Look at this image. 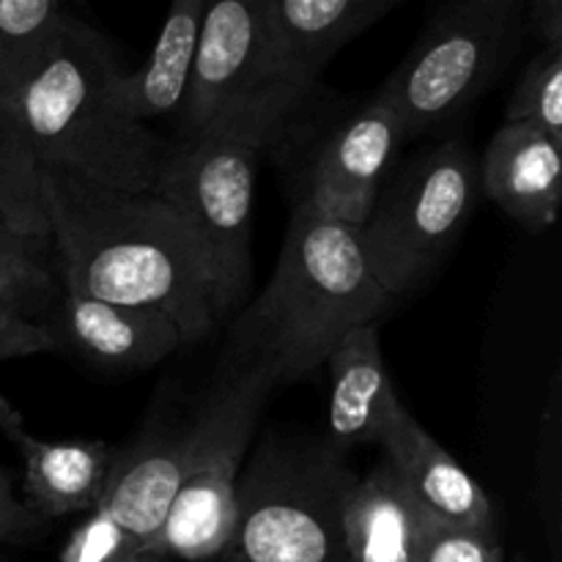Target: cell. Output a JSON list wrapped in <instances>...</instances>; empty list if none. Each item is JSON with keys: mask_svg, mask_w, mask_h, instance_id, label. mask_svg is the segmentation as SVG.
Instances as JSON below:
<instances>
[{"mask_svg": "<svg viewBox=\"0 0 562 562\" xmlns=\"http://www.w3.org/2000/svg\"><path fill=\"white\" fill-rule=\"evenodd\" d=\"M181 472L184 428L148 431L124 453H115L97 508H102L140 547V552H146L179 494Z\"/></svg>", "mask_w": 562, "mask_h": 562, "instance_id": "15", "label": "cell"}, {"mask_svg": "<svg viewBox=\"0 0 562 562\" xmlns=\"http://www.w3.org/2000/svg\"><path fill=\"white\" fill-rule=\"evenodd\" d=\"M203 0H170L151 55L137 71H124L119 93L137 121H151L181 110L192 58L201 36Z\"/></svg>", "mask_w": 562, "mask_h": 562, "instance_id": "19", "label": "cell"}, {"mask_svg": "<svg viewBox=\"0 0 562 562\" xmlns=\"http://www.w3.org/2000/svg\"><path fill=\"white\" fill-rule=\"evenodd\" d=\"M329 412L322 445L338 459L362 445H379L390 412L398 404L382 357L379 327L362 324L329 351Z\"/></svg>", "mask_w": 562, "mask_h": 562, "instance_id": "13", "label": "cell"}, {"mask_svg": "<svg viewBox=\"0 0 562 562\" xmlns=\"http://www.w3.org/2000/svg\"><path fill=\"white\" fill-rule=\"evenodd\" d=\"M401 140L404 126L398 110L382 86L318 143L300 201L335 223L360 231Z\"/></svg>", "mask_w": 562, "mask_h": 562, "instance_id": "10", "label": "cell"}, {"mask_svg": "<svg viewBox=\"0 0 562 562\" xmlns=\"http://www.w3.org/2000/svg\"><path fill=\"white\" fill-rule=\"evenodd\" d=\"M530 0H439L404 64L384 82L404 137L459 119L508 69Z\"/></svg>", "mask_w": 562, "mask_h": 562, "instance_id": "7", "label": "cell"}, {"mask_svg": "<svg viewBox=\"0 0 562 562\" xmlns=\"http://www.w3.org/2000/svg\"><path fill=\"white\" fill-rule=\"evenodd\" d=\"M477 190L475 159L459 140L428 148L382 184L357 239L373 280L393 300L442 261L475 209Z\"/></svg>", "mask_w": 562, "mask_h": 562, "instance_id": "8", "label": "cell"}, {"mask_svg": "<svg viewBox=\"0 0 562 562\" xmlns=\"http://www.w3.org/2000/svg\"><path fill=\"white\" fill-rule=\"evenodd\" d=\"M505 121H525L562 143V44L532 55L510 93Z\"/></svg>", "mask_w": 562, "mask_h": 562, "instance_id": "23", "label": "cell"}, {"mask_svg": "<svg viewBox=\"0 0 562 562\" xmlns=\"http://www.w3.org/2000/svg\"><path fill=\"white\" fill-rule=\"evenodd\" d=\"M25 464L22 503L42 521L71 514H88L99 505L115 453L99 439L44 442L25 428L11 434Z\"/></svg>", "mask_w": 562, "mask_h": 562, "instance_id": "16", "label": "cell"}, {"mask_svg": "<svg viewBox=\"0 0 562 562\" xmlns=\"http://www.w3.org/2000/svg\"><path fill=\"white\" fill-rule=\"evenodd\" d=\"M527 36H536L541 47L562 44V0H530L527 3Z\"/></svg>", "mask_w": 562, "mask_h": 562, "instance_id": "27", "label": "cell"}, {"mask_svg": "<svg viewBox=\"0 0 562 562\" xmlns=\"http://www.w3.org/2000/svg\"><path fill=\"white\" fill-rule=\"evenodd\" d=\"M379 448L401 486L428 519L497 530L492 499L481 483L412 417L401 401L390 412Z\"/></svg>", "mask_w": 562, "mask_h": 562, "instance_id": "12", "label": "cell"}, {"mask_svg": "<svg viewBox=\"0 0 562 562\" xmlns=\"http://www.w3.org/2000/svg\"><path fill=\"white\" fill-rule=\"evenodd\" d=\"M0 562H9V560H5V558H0Z\"/></svg>", "mask_w": 562, "mask_h": 562, "instance_id": "31", "label": "cell"}, {"mask_svg": "<svg viewBox=\"0 0 562 562\" xmlns=\"http://www.w3.org/2000/svg\"><path fill=\"white\" fill-rule=\"evenodd\" d=\"M417 562H505V549L497 530L426 519Z\"/></svg>", "mask_w": 562, "mask_h": 562, "instance_id": "24", "label": "cell"}, {"mask_svg": "<svg viewBox=\"0 0 562 562\" xmlns=\"http://www.w3.org/2000/svg\"><path fill=\"white\" fill-rule=\"evenodd\" d=\"M274 384L258 368L234 366L184 428L181 486L146 552L209 562L223 552L236 521V486Z\"/></svg>", "mask_w": 562, "mask_h": 562, "instance_id": "6", "label": "cell"}, {"mask_svg": "<svg viewBox=\"0 0 562 562\" xmlns=\"http://www.w3.org/2000/svg\"><path fill=\"white\" fill-rule=\"evenodd\" d=\"M477 181L508 217L547 231L562 201V143L525 121H503L488 140Z\"/></svg>", "mask_w": 562, "mask_h": 562, "instance_id": "14", "label": "cell"}, {"mask_svg": "<svg viewBox=\"0 0 562 562\" xmlns=\"http://www.w3.org/2000/svg\"><path fill=\"white\" fill-rule=\"evenodd\" d=\"M124 562H170V560H165V558H157V554L140 552V554H135V558H130V560H124Z\"/></svg>", "mask_w": 562, "mask_h": 562, "instance_id": "29", "label": "cell"}, {"mask_svg": "<svg viewBox=\"0 0 562 562\" xmlns=\"http://www.w3.org/2000/svg\"><path fill=\"white\" fill-rule=\"evenodd\" d=\"M355 481L322 439L267 434L241 467L228 543L209 562H351L344 505Z\"/></svg>", "mask_w": 562, "mask_h": 562, "instance_id": "4", "label": "cell"}, {"mask_svg": "<svg viewBox=\"0 0 562 562\" xmlns=\"http://www.w3.org/2000/svg\"><path fill=\"white\" fill-rule=\"evenodd\" d=\"M47 351L71 349L108 371H143L181 349L184 335L157 307L64 294L36 318Z\"/></svg>", "mask_w": 562, "mask_h": 562, "instance_id": "11", "label": "cell"}, {"mask_svg": "<svg viewBox=\"0 0 562 562\" xmlns=\"http://www.w3.org/2000/svg\"><path fill=\"white\" fill-rule=\"evenodd\" d=\"M119 49L64 14L42 64L3 93L42 170H64L104 190L154 192L168 143L124 108Z\"/></svg>", "mask_w": 562, "mask_h": 562, "instance_id": "2", "label": "cell"}, {"mask_svg": "<svg viewBox=\"0 0 562 562\" xmlns=\"http://www.w3.org/2000/svg\"><path fill=\"white\" fill-rule=\"evenodd\" d=\"M135 554H140V547L102 508H93L71 530L58 562H124Z\"/></svg>", "mask_w": 562, "mask_h": 562, "instance_id": "25", "label": "cell"}, {"mask_svg": "<svg viewBox=\"0 0 562 562\" xmlns=\"http://www.w3.org/2000/svg\"><path fill=\"white\" fill-rule=\"evenodd\" d=\"M64 14L60 0H0V97L42 64Z\"/></svg>", "mask_w": 562, "mask_h": 562, "instance_id": "22", "label": "cell"}, {"mask_svg": "<svg viewBox=\"0 0 562 562\" xmlns=\"http://www.w3.org/2000/svg\"><path fill=\"white\" fill-rule=\"evenodd\" d=\"M0 217L22 234L49 236L42 168L14 110L0 97Z\"/></svg>", "mask_w": 562, "mask_h": 562, "instance_id": "21", "label": "cell"}, {"mask_svg": "<svg viewBox=\"0 0 562 562\" xmlns=\"http://www.w3.org/2000/svg\"><path fill=\"white\" fill-rule=\"evenodd\" d=\"M514 562H530V560H527V558H516Z\"/></svg>", "mask_w": 562, "mask_h": 562, "instance_id": "30", "label": "cell"}, {"mask_svg": "<svg viewBox=\"0 0 562 562\" xmlns=\"http://www.w3.org/2000/svg\"><path fill=\"white\" fill-rule=\"evenodd\" d=\"M393 296L373 280L357 231L296 198L278 267L236 324L234 366L272 384L300 382L327 362L355 327L373 324Z\"/></svg>", "mask_w": 562, "mask_h": 562, "instance_id": "3", "label": "cell"}, {"mask_svg": "<svg viewBox=\"0 0 562 562\" xmlns=\"http://www.w3.org/2000/svg\"><path fill=\"white\" fill-rule=\"evenodd\" d=\"M20 428H25L22 426V415L14 409V404L0 393V431H3L5 437H11V434L20 431Z\"/></svg>", "mask_w": 562, "mask_h": 562, "instance_id": "28", "label": "cell"}, {"mask_svg": "<svg viewBox=\"0 0 562 562\" xmlns=\"http://www.w3.org/2000/svg\"><path fill=\"white\" fill-rule=\"evenodd\" d=\"M47 521L25 508L14 492L9 470L0 467V543H31L42 538Z\"/></svg>", "mask_w": 562, "mask_h": 562, "instance_id": "26", "label": "cell"}, {"mask_svg": "<svg viewBox=\"0 0 562 562\" xmlns=\"http://www.w3.org/2000/svg\"><path fill=\"white\" fill-rule=\"evenodd\" d=\"M58 296L53 239L22 234L0 217V316L42 318Z\"/></svg>", "mask_w": 562, "mask_h": 562, "instance_id": "20", "label": "cell"}, {"mask_svg": "<svg viewBox=\"0 0 562 562\" xmlns=\"http://www.w3.org/2000/svg\"><path fill=\"white\" fill-rule=\"evenodd\" d=\"M274 132L278 124L261 115L184 132L159 168L154 192L195 234L212 267L220 316L239 305L250 283L256 162Z\"/></svg>", "mask_w": 562, "mask_h": 562, "instance_id": "5", "label": "cell"}, {"mask_svg": "<svg viewBox=\"0 0 562 562\" xmlns=\"http://www.w3.org/2000/svg\"><path fill=\"white\" fill-rule=\"evenodd\" d=\"M289 64L274 0H203L184 102V132L241 115L283 124L311 93Z\"/></svg>", "mask_w": 562, "mask_h": 562, "instance_id": "9", "label": "cell"}, {"mask_svg": "<svg viewBox=\"0 0 562 562\" xmlns=\"http://www.w3.org/2000/svg\"><path fill=\"white\" fill-rule=\"evenodd\" d=\"M404 3L409 0H274V20L294 75L313 88L346 44Z\"/></svg>", "mask_w": 562, "mask_h": 562, "instance_id": "18", "label": "cell"}, {"mask_svg": "<svg viewBox=\"0 0 562 562\" xmlns=\"http://www.w3.org/2000/svg\"><path fill=\"white\" fill-rule=\"evenodd\" d=\"M42 187L64 294L157 307L184 344L217 327L212 267L165 198L104 190L64 170H42Z\"/></svg>", "mask_w": 562, "mask_h": 562, "instance_id": "1", "label": "cell"}, {"mask_svg": "<svg viewBox=\"0 0 562 562\" xmlns=\"http://www.w3.org/2000/svg\"><path fill=\"white\" fill-rule=\"evenodd\" d=\"M426 519L382 459L366 477H357L346 497L344 532L349 560L417 562Z\"/></svg>", "mask_w": 562, "mask_h": 562, "instance_id": "17", "label": "cell"}]
</instances>
